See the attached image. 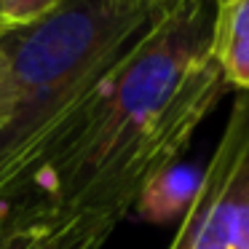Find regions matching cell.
Returning <instances> with one entry per match:
<instances>
[{"instance_id":"cell-3","label":"cell","mask_w":249,"mask_h":249,"mask_svg":"<svg viewBox=\"0 0 249 249\" xmlns=\"http://www.w3.org/2000/svg\"><path fill=\"white\" fill-rule=\"evenodd\" d=\"M169 249H249V91H238Z\"/></svg>"},{"instance_id":"cell-6","label":"cell","mask_w":249,"mask_h":249,"mask_svg":"<svg viewBox=\"0 0 249 249\" xmlns=\"http://www.w3.org/2000/svg\"><path fill=\"white\" fill-rule=\"evenodd\" d=\"M62 0H3V33L43 19Z\"/></svg>"},{"instance_id":"cell-9","label":"cell","mask_w":249,"mask_h":249,"mask_svg":"<svg viewBox=\"0 0 249 249\" xmlns=\"http://www.w3.org/2000/svg\"><path fill=\"white\" fill-rule=\"evenodd\" d=\"M0 33H3V0H0Z\"/></svg>"},{"instance_id":"cell-1","label":"cell","mask_w":249,"mask_h":249,"mask_svg":"<svg viewBox=\"0 0 249 249\" xmlns=\"http://www.w3.org/2000/svg\"><path fill=\"white\" fill-rule=\"evenodd\" d=\"M214 0H179L91 94L6 204L33 249H102L142 188L177 163L228 83L212 59Z\"/></svg>"},{"instance_id":"cell-7","label":"cell","mask_w":249,"mask_h":249,"mask_svg":"<svg viewBox=\"0 0 249 249\" xmlns=\"http://www.w3.org/2000/svg\"><path fill=\"white\" fill-rule=\"evenodd\" d=\"M17 81H14L11 70V56H8L6 46L0 40V131L6 129L17 115Z\"/></svg>"},{"instance_id":"cell-4","label":"cell","mask_w":249,"mask_h":249,"mask_svg":"<svg viewBox=\"0 0 249 249\" xmlns=\"http://www.w3.org/2000/svg\"><path fill=\"white\" fill-rule=\"evenodd\" d=\"M212 59L228 86L249 91V0H228L217 6Z\"/></svg>"},{"instance_id":"cell-10","label":"cell","mask_w":249,"mask_h":249,"mask_svg":"<svg viewBox=\"0 0 249 249\" xmlns=\"http://www.w3.org/2000/svg\"><path fill=\"white\" fill-rule=\"evenodd\" d=\"M214 3H217V6H222V3H228V0H214Z\"/></svg>"},{"instance_id":"cell-5","label":"cell","mask_w":249,"mask_h":249,"mask_svg":"<svg viewBox=\"0 0 249 249\" xmlns=\"http://www.w3.org/2000/svg\"><path fill=\"white\" fill-rule=\"evenodd\" d=\"M198 188H201L198 169L185 166V163H172L142 188L140 198L134 204V212L153 225H166V222L182 220L188 214Z\"/></svg>"},{"instance_id":"cell-2","label":"cell","mask_w":249,"mask_h":249,"mask_svg":"<svg viewBox=\"0 0 249 249\" xmlns=\"http://www.w3.org/2000/svg\"><path fill=\"white\" fill-rule=\"evenodd\" d=\"M179 0H62L43 19L6 30L17 115L0 131V206L38 174L113 67Z\"/></svg>"},{"instance_id":"cell-8","label":"cell","mask_w":249,"mask_h":249,"mask_svg":"<svg viewBox=\"0 0 249 249\" xmlns=\"http://www.w3.org/2000/svg\"><path fill=\"white\" fill-rule=\"evenodd\" d=\"M0 249H33L27 233L11 220L6 212L0 214Z\"/></svg>"}]
</instances>
